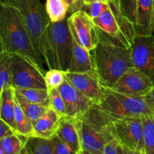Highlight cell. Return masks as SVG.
I'll use <instances>...</instances> for the list:
<instances>
[{
    "instance_id": "obj_1",
    "label": "cell",
    "mask_w": 154,
    "mask_h": 154,
    "mask_svg": "<svg viewBox=\"0 0 154 154\" xmlns=\"http://www.w3.org/2000/svg\"><path fill=\"white\" fill-rule=\"evenodd\" d=\"M0 45L1 51L21 56L45 75V63L35 49L20 13L4 3L0 10Z\"/></svg>"
},
{
    "instance_id": "obj_2",
    "label": "cell",
    "mask_w": 154,
    "mask_h": 154,
    "mask_svg": "<svg viewBox=\"0 0 154 154\" xmlns=\"http://www.w3.org/2000/svg\"><path fill=\"white\" fill-rule=\"evenodd\" d=\"M1 3L13 6L19 11L39 57L49 69H59L51 45V22L45 5L39 0H2Z\"/></svg>"
},
{
    "instance_id": "obj_3",
    "label": "cell",
    "mask_w": 154,
    "mask_h": 154,
    "mask_svg": "<svg viewBox=\"0 0 154 154\" xmlns=\"http://www.w3.org/2000/svg\"><path fill=\"white\" fill-rule=\"evenodd\" d=\"M93 52L96 73L105 87H112L126 71L135 66L132 48L100 29L99 41Z\"/></svg>"
},
{
    "instance_id": "obj_4",
    "label": "cell",
    "mask_w": 154,
    "mask_h": 154,
    "mask_svg": "<svg viewBox=\"0 0 154 154\" xmlns=\"http://www.w3.org/2000/svg\"><path fill=\"white\" fill-rule=\"evenodd\" d=\"M95 108L112 118L154 117V108L144 98L134 97L102 85V95Z\"/></svg>"
},
{
    "instance_id": "obj_5",
    "label": "cell",
    "mask_w": 154,
    "mask_h": 154,
    "mask_svg": "<svg viewBox=\"0 0 154 154\" xmlns=\"http://www.w3.org/2000/svg\"><path fill=\"white\" fill-rule=\"evenodd\" d=\"M105 117L107 120L105 127L120 146L129 154L144 153L142 118H112L107 115Z\"/></svg>"
},
{
    "instance_id": "obj_6",
    "label": "cell",
    "mask_w": 154,
    "mask_h": 154,
    "mask_svg": "<svg viewBox=\"0 0 154 154\" xmlns=\"http://www.w3.org/2000/svg\"><path fill=\"white\" fill-rule=\"evenodd\" d=\"M108 3L109 7L93 22L103 32L132 48L137 35L135 26L122 14L114 0H108Z\"/></svg>"
},
{
    "instance_id": "obj_7",
    "label": "cell",
    "mask_w": 154,
    "mask_h": 154,
    "mask_svg": "<svg viewBox=\"0 0 154 154\" xmlns=\"http://www.w3.org/2000/svg\"><path fill=\"white\" fill-rule=\"evenodd\" d=\"M50 37L58 68L68 72L73 54V38L69 29L68 18L60 22L51 23Z\"/></svg>"
},
{
    "instance_id": "obj_8",
    "label": "cell",
    "mask_w": 154,
    "mask_h": 154,
    "mask_svg": "<svg viewBox=\"0 0 154 154\" xmlns=\"http://www.w3.org/2000/svg\"><path fill=\"white\" fill-rule=\"evenodd\" d=\"M11 70L14 88L48 89L45 74L21 56L11 54Z\"/></svg>"
},
{
    "instance_id": "obj_9",
    "label": "cell",
    "mask_w": 154,
    "mask_h": 154,
    "mask_svg": "<svg viewBox=\"0 0 154 154\" xmlns=\"http://www.w3.org/2000/svg\"><path fill=\"white\" fill-rule=\"evenodd\" d=\"M68 23L78 43L90 52L94 51L99 41V29L88 14L83 10L75 12L68 17Z\"/></svg>"
},
{
    "instance_id": "obj_10",
    "label": "cell",
    "mask_w": 154,
    "mask_h": 154,
    "mask_svg": "<svg viewBox=\"0 0 154 154\" xmlns=\"http://www.w3.org/2000/svg\"><path fill=\"white\" fill-rule=\"evenodd\" d=\"M111 88L128 96L144 98L151 93L154 85L147 75L133 66L126 71Z\"/></svg>"
},
{
    "instance_id": "obj_11",
    "label": "cell",
    "mask_w": 154,
    "mask_h": 154,
    "mask_svg": "<svg viewBox=\"0 0 154 154\" xmlns=\"http://www.w3.org/2000/svg\"><path fill=\"white\" fill-rule=\"evenodd\" d=\"M154 36L136 35L132 46L134 66L150 78L154 85Z\"/></svg>"
},
{
    "instance_id": "obj_12",
    "label": "cell",
    "mask_w": 154,
    "mask_h": 154,
    "mask_svg": "<svg viewBox=\"0 0 154 154\" xmlns=\"http://www.w3.org/2000/svg\"><path fill=\"white\" fill-rule=\"evenodd\" d=\"M59 90L66 104V116L82 120L94 105L90 99L67 81L59 87Z\"/></svg>"
},
{
    "instance_id": "obj_13",
    "label": "cell",
    "mask_w": 154,
    "mask_h": 154,
    "mask_svg": "<svg viewBox=\"0 0 154 154\" xmlns=\"http://www.w3.org/2000/svg\"><path fill=\"white\" fill-rule=\"evenodd\" d=\"M66 81L97 105L102 95V84L96 72H66Z\"/></svg>"
},
{
    "instance_id": "obj_14",
    "label": "cell",
    "mask_w": 154,
    "mask_h": 154,
    "mask_svg": "<svg viewBox=\"0 0 154 154\" xmlns=\"http://www.w3.org/2000/svg\"><path fill=\"white\" fill-rule=\"evenodd\" d=\"M81 137L83 149L92 154H103L105 144L113 139L106 127L84 120L81 121Z\"/></svg>"
},
{
    "instance_id": "obj_15",
    "label": "cell",
    "mask_w": 154,
    "mask_h": 154,
    "mask_svg": "<svg viewBox=\"0 0 154 154\" xmlns=\"http://www.w3.org/2000/svg\"><path fill=\"white\" fill-rule=\"evenodd\" d=\"M81 120L69 116L63 117L57 133L64 142L78 154L83 150L81 137Z\"/></svg>"
},
{
    "instance_id": "obj_16",
    "label": "cell",
    "mask_w": 154,
    "mask_h": 154,
    "mask_svg": "<svg viewBox=\"0 0 154 154\" xmlns=\"http://www.w3.org/2000/svg\"><path fill=\"white\" fill-rule=\"evenodd\" d=\"M62 117L51 108L33 124V137L52 139L57 133Z\"/></svg>"
},
{
    "instance_id": "obj_17",
    "label": "cell",
    "mask_w": 154,
    "mask_h": 154,
    "mask_svg": "<svg viewBox=\"0 0 154 154\" xmlns=\"http://www.w3.org/2000/svg\"><path fill=\"white\" fill-rule=\"evenodd\" d=\"M72 38H73V54H72V63L68 72H96L93 55L90 54L91 52L87 51L81 44L78 43L73 35Z\"/></svg>"
},
{
    "instance_id": "obj_18",
    "label": "cell",
    "mask_w": 154,
    "mask_h": 154,
    "mask_svg": "<svg viewBox=\"0 0 154 154\" xmlns=\"http://www.w3.org/2000/svg\"><path fill=\"white\" fill-rule=\"evenodd\" d=\"M135 31L137 35H153V0H138Z\"/></svg>"
},
{
    "instance_id": "obj_19",
    "label": "cell",
    "mask_w": 154,
    "mask_h": 154,
    "mask_svg": "<svg viewBox=\"0 0 154 154\" xmlns=\"http://www.w3.org/2000/svg\"><path fill=\"white\" fill-rule=\"evenodd\" d=\"M14 93V87L0 92V119L15 130Z\"/></svg>"
},
{
    "instance_id": "obj_20",
    "label": "cell",
    "mask_w": 154,
    "mask_h": 154,
    "mask_svg": "<svg viewBox=\"0 0 154 154\" xmlns=\"http://www.w3.org/2000/svg\"><path fill=\"white\" fill-rule=\"evenodd\" d=\"M15 91V90H14ZM14 121L15 130L17 135L28 139L33 137L34 129L31 120L28 118L24 111L18 103L14 93Z\"/></svg>"
},
{
    "instance_id": "obj_21",
    "label": "cell",
    "mask_w": 154,
    "mask_h": 154,
    "mask_svg": "<svg viewBox=\"0 0 154 154\" xmlns=\"http://www.w3.org/2000/svg\"><path fill=\"white\" fill-rule=\"evenodd\" d=\"M53 139L31 137L25 143V149L27 154H54Z\"/></svg>"
},
{
    "instance_id": "obj_22",
    "label": "cell",
    "mask_w": 154,
    "mask_h": 154,
    "mask_svg": "<svg viewBox=\"0 0 154 154\" xmlns=\"http://www.w3.org/2000/svg\"><path fill=\"white\" fill-rule=\"evenodd\" d=\"M45 9L51 22L57 23L66 19L69 8L65 0H46Z\"/></svg>"
},
{
    "instance_id": "obj_23",
    "label": "cell",
    "mask_w": 154,
    "mask_h": 154,
    "mask_svg": "<svg viewBox=\"0 0 154 154\" xmlns=\"http://www.w3.org/2000/svg\"><path fill=\"white\" fill-rule=\"evenodd\" d=\"M15 97H16L17 100L20 105L23 111H24L26 115L28 117V118L31 120L32 124H34L42 116H43L49 108V107L48 106L33 103V102L26 100L23 97H22L20 95L18 94L16 91H15Z\"/></svg>"
},
{
    "instance_id": "obj_24",
    "label": "cell",
    "mask_w": 154,
    "mask_h": 154,
    "mask_svg": "<svg viewBox=\"0 0 154 154\" xmlns=\"http://www.w3.org/2000/svg\"><path fill=\"white\" fill-rule=\"evenodd\" d=\"M26 138L14 134L0 138V150L5 154H20L24 150Z\"/></svg>"
},
{
    "instance_id": "obj_25",
    "label": "cell",
    "mask_w": 154,
    "mask_h": 154,
    "mask_svg": "<svg viewBox=\"0 0 154 154\" xmlns=\"http://www.w3.org/2000/svg\"><path fill=\"white\" fill-rule=\"evenodd\" d=\"M14 90L18 94L29 102L49 107V92L48 89L14 88Z\"/></svg>"
},
{
    "instance_id": "obj_26",
    "label": "cell",
    "mask_w": 154,
    "mask_h": 154,
    "mask_svg": "<svg viewBox=\"0 0 154 154\" xmlns=\"http://www.w3.org/2000/svg\"><path fill=\"white\" fill-rule=\"evenodd\" d=\"M11 54L0 52V84L1 92L6 89L14 87L11 81Z\"/></svg>"
},
{
    "instance_id": "obj_27",
    "label": "cell",
    "mask_w": 154,
    "mask_h": 154,
    "mask_svg": "<svg viewBox=\"0 0 154 154\" xmlns=\"http://www.w3.org/2000/svg\"><path fill=\"white\" fill-rule=\"evenodd\" d=\"M144 154H154V117H142Z\"/></svg>"
},
{
    "instance_id": "obj_28",
    "label": "cell",
    "mask_w": 154,
    "mask_h": 154,
    "mask_svg": "<svg viewBox=\"0 0 154 154\" xmlns=\"http://www.w3.org/2000/svg\"><path fill=\"white\" fill-rule=\"evenodd\" d=\"M122 14L135 28L137 23L138 0H114Z\"/></svg>"
},
{
    "instance_id": "obj_29",
    "label": "cell",
    "mask_w": 154,
    "mask_h": 154,
    "mask_svg": "<svg viewBox=\"0 0 154 154\" xmlns=\"http://www.w3.org/2000/svg\"><path fill=\"white\" fill-rule=\"evenodd\" d=\"M45 83L48 90L59 89L66 81V71L60 69H51L45 72Z\"/></svg>"
},
{
    "instance_id": "obj_30",
    "label": "cell",
    "mask_w": 154,
    "mask_h": 154,
    "mask_svg": "<svg viewBox=\"0 0 154 154\" xmlns=\"http://www.w3.org/2000/svg\"><path fill=\"white\" fill-rule=\"evenodd\" d=\"M49 92V108L54 110L62 117L66 116V104L59 89L48 90Z\"/></svg>"
},
{
    "instance_id": "obj_31",
    "label": "cell",
    "mask_w": 154,
    "mask_h": 154,
    "mask_svg": "<svg viewBox=\"0 0 154 154\" xmlns=\"http://www.w3.org/2000/svg\"><path fill=\"white\" fill-rule=\"evenodd\" d=\"M109 3L108 2H96L88 5H84L82 10L87 12L92 19L99 17L108 8Z\"/></svg>"
},
{
    "instance_id": "obj_32",
    "label": "cell",
    "mask_w": 154,
    "mask_h": 154,
    "mask_svg": "<svg viewBox=\"0 0 154 154\" xmlns=\"http://www.w3.org/2000/svg\"><path fill=\"white\" fill-rule=\"evenodd\" d=\"M52 139L54 141V154H78L57 135Z\"/></svg>"
},
{
    "instance_id": "obj_33",
    "label": "cell",
    "mask_w": 154,
    "mask_h": 154,
    "mask_svg": "<svg viewBox=\"0 0 154 154\" xmlns=\"http://www.w3.org/2000/svg\"><path fill=\"white\" fill-rule=\"evenodd\" d=\"M119 147H120L119 143L113 138L105 144L103 154H119Z\"/></svg>"
},
{
    "instance_id": "obj_34",
    "label": "cell",
    "mask_w": 154,
    "mask_h": 154,
    "mask_svg": "<svg viewBox=\"0 0 154 154\" xmlns=\"http://www.w3.org/2000/svg\"><path fill=\"white\" fill-rule=\"evenodd\" d=\"M17 134L14 129L6 122L0 119V138Z\"/></svg>"
},
{
    "instance_id": "obj_35",
    "label": "cell",
    "mask_w": 154,
    "mask_h": 154,
    "mask_svg": "<svg viewBox=\"0 0 154 154\" xmlns=\"http://www.w3.org/2000/svg\"><path fill=\"white\" fill-rule=\"evenodd\" d=\"M69 8V14L70 15L75 12L82 10L84 4L82 0H65Z\"/></svg>"
},
{
    "instance_id": "obj_36",
    "label": "cell",
    "mask_w": 154,
    "mask_h": 154,
    "mask_svg": "<svg viewBox=\"0 0 154 154\" xmlns=\"http://www.w3.org/2000/svg\"><path fill=\"white\" fill-rule=\"evenodd\" d=\"M145 99H147V102L152 105V106L154 108V89L152 90L151 93H150L149 95H147V96L145 97Z\"/></svg>"
},
{
    "instance_id": "obj_37",
    "label": "cell",
    "mask_w": 154,
    "mask_h": 154,
    "mask_svg": "<svg viewBox=\"0 0 154 154\" xmlns=\"http://www.w3.org/2000/svg\"><path fill=\"white\" fill-rule=\"evenodd\" d=\"M84 5H88L90 3L96 2H108V0H82Z\"/></svg>"
},
{
    "instance_id": "obj_38",
    "label": "cell",
    "mask_w": 154,
    "mask_h": 154,
    "mask_svg": "<svg viewBox=\"0 0 154 154\" xmlns=\"http://www.w3.org/2000/svg\"><path fill=\"white\" fill-rule=\"evenodd\" d=\"M119 154H129V153L126 149L123 148L122 146L120 145V147H119Z\"/></svg>"
},
{
    "instance_id": "obj_39",
    "label": "cell",
    "mask_w": 154,
    "mask_h": 154,
    "mask_svg": "<svg viewBox=\"0 0 154 154\" xmlns=\"http://www.w3.org/2000/svg\"><path fill=\"white\" fill-rule=\"evenodd\" d=\"M79 154H92V153H90V152L87 151V150H84V149H83V150H81V152H80Z\"/></svg>"
},
{
    "instance_id": "obj_40",
    "label": "cell",
    "mask_w": 154,
    "mask_h": 154,
    "mask_svg": "<svg viewBox=\"0 0 154 154\" xmlns=\"http://www.w3.org/2000/svg\"><path fill=\"white\" fill-rule=\"evenodd\" d=\"M153 35H154V0H153Z\"/></svg>"
},
{
    "instance_id": "obj_41",
    "label": "cell",
    "mask_w": 154,
    "mask_h": 154,
    "mask_svg": "<svg viewBox=\"0 0 154 154\" xmlns=\"http://www.w3.org/2000/svg\"><path fill=\"white\" fill-rule=\"evenodd\" d=\"M20 154H27L26 153V150H25V149H24L23 150L22 152H21V153Z\"/></svg>"
},
{
    "instance_id": "obj_42",
    "label": "cell",
    "mask_w": 154,
    "mask_h": 154,
    "mask_svg": "<svg viewBox=\"0 0 154 154\" xmlns=\"http://www.w3.org/2000/svg\"><path fill=\"white\" fill-rule=\"evenodd\" d=\"M153 44H154V41H153Z\"/></svg>"
},
{
    "instance_id": "obj_43",
    "label": "cell",
    "mask_w": 154,
    "mask_h": 154,
    "mask_svg": "<svg viewBox=\"0 0 154 154\" xmlns=\"http://www.w3.org/2000/svg\"><path fill=\"white\" fill-rule=\"evenodd\" d=\"M143 154H144V153H143Z\"/></svg>"
}]
</instances>
